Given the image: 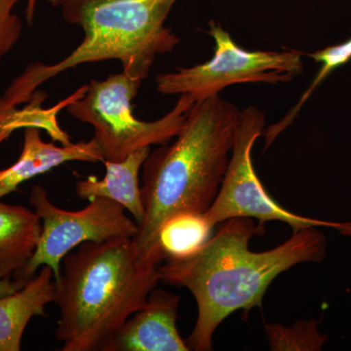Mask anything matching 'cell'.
<instances>
[{"label":"cell","mask_w":351,"mask_h":351,"mask_svg":"<svg viewBox=\"0 0 351 351\" xmlns=\"http://www.w3.org/2000/svg\"><path fill=\"white\" fill-rule=\"evenodd\" d=\"M178 0H64L62 15L82 27L84 38L56 64L34 63L0 97V113L27 103L38 88L80 64L117 60L127 75L145 80L158 55L180 39L165 25Z\"/></svg>","instance_id":"4"},{"label":"cell","mask_w":351,"mask_h":351,"mask_svg":"<svg viewBox=\"0 0 351 351\" xmlns=\"http://www.w3.org/2000/svg\"><path fill=\"white\" fill-rule=\"evenodd\" d=\"M208 34L215 41L211 60L191 68H179L156 77L157 92L189 95L195 101L219 95L241 83H285L304 71L302 53L297 50L248 51L240 47L218 23H210Z\"/></svg>","instance_id":"6"},{"label":"cell","mask_w":351,"mask_h":351,"mask_svg":"<svg viewBox=\"0 0 351 351\" xmlns=\"http://www.w3.org/2000/svg\"><path fill=\"white\" fill-rule=\"evenodd\" d=\"M180 297L154 289L147 304L132 314L107 351H189L177 329Z\"/></svg>","instance_id":"9"},{"label":"cell","mask_w":351,"mask_h":351,"mask_svg":"<svg viewBox=\"0 0 351 351\" xmlns=\"http://www.w3.org/2000/svg\"><path fill=\"white\" fill-rule=\"evenodd\" d=\"M62 263L54 301L62 351H107L161 281L160 265L138 257L132 239L85 242Z\"/></svg>","instance_id":"3"},{"label":"cell","mask_w":351,"mask_h":351,"mask_svg":"<svg viewBox=\"0 0 351 351\" xmlns=\"http://www.w3.org/2000/svg\"><path fill=\"white\" fill-rule=\"evenodd\" d=\"M40 232L36 212L0 201V280L22 278Z\"/></svg>","instance_id":"13"},{"label":"cell","mask_w":351,"mask_h":351,"mask_svg":"<svg viewBox=\"0 0 351 351\" xmlns=\"http://www.w3.org/2000/svg\"><path fill=\"white\" fill-rule=\"evenodd\" d=\"M20 0H0V63L22 36L23 24L14 8Z\"/></svg>","instance_id":"17"},{"label":"cell","mask_w":351,"mask_h":351,"mask_svg":"<svg viewBox=\"0 0 351 351\" xmlns=\"http://www.w3.org/2000/svg\"><path fill=\"white\" fill-rule=\"evenodd\" d=\"M71 161L104 162L105 158L94 138L88 142L58 147L54 143L44 142L40 129H25L19 158L0 170V198L17 191L23 182Z\"/></svg>","instance_id":"10"},{"label":"cell","mask_w":351,"mask_h":351,"mask_svg":"<svg viewBox=\"0 0 351 351\" xmlns=\"http://www.w3.org/2000/svg\"><path fill=\"white\" fill-rule=\"evenodd\" d=\"M142 82L124 71L104 80H92L84 96L66 108L75 119L94 127V138L105 160L119 162L143 147L169 143L195 103L189 95H181L167 114L143 121L134 117L132 106Z\"/></svg>","instance_id":"5"},{"label":"cell","mask_w":351,"mask_h":351,"mask_svg":"<svg viewBox=\"0 0 351 351\" xmlns=\"http://www.w3.org/2000/svg\"><path fill=\"white\" fill-rule=\"evenodd\" d=\"M29 280L24 278H12L0 280V297L17 292V291L20 290Z\"/></svg>","instance_id":"18"},{"label":"cell","mask_w":351,"mask_h":351,"mask_svg":"<svg viewBox=\"0 0 351 351\" xmlns=\"http://www.w3.org/2000/svg\"><path fill=\"white\" fill-rule=\"evenodd\" d=\"M53 270L43 265L17 292L0 297V351H19L25 327L34 316H45V306L55 301Z\"/></svg>","instance_id":"11"},{"label":"cell","mask_w":351,"mask_h":351,"mask_svg":"<svg viewBox=\"0 0 351 351\" xmlns=\"http://www.w3.org/2000/svg\"><path fill=\"white\" fill-rule=\"evenodd\" d=\"M52 6L59 7L62 5L64 0H48ZM27 7H25V20L27 24L32 25L34 19V14H36V6H38V0H25Z\"/></svg>","instance_id":"20"},{"label":"cell","mask_w":351,"mask_h":351,"mask_svg":"<svg viewBox=\"0 0 351 351\" xmlns=\"http://www.w3.org/2000/svg\"><path fill=\"white\" fill-rule=\"evenodd\" d=\"M191 256L166 258L159 265L161 280L188 289L198 314L186 339L189 350H213L217 328L230 314L262 307L267 288L279 274L301 263L321 262L326 255L324 235L302 228L271 250H249L252 237L265 232L251 218H233Z\"/></svg>","instance_id":"1"},{"label":"cell","mask_w":351,"mask_h":351,"mask_svg":"<svg viewBox=\"0 0 351 351\" xmlns=\"http://www.w3.org/2000/svg\"><path fill=\"white\" fill-rule=\"evenodd\" d=\"M151 152V147H143L119 162L104 161L106 167L104 179L89 176L80 180L75 184L76 195L88 201L98 197L115 201L130 212L136 223L140 225L145 218V206L138 176Z\"/></svg>","instance_id":"12"},{"label":"cell","mask_w":351,"mask_h":351,"mask_svg":"<svg viewBox=\"0 0 351 351\" xmlns=\"http://www.w3.org/2000/svg\"><path fill=\"white\" fill-rule=\"evenodd\" d=\"M88 85L80 87L75 93L68 98L58 103L55 107L43 108L41 107L47 95L40 90H36L31 99L27 101V105L23 108H14L0 113V145L5 142L14 132L19 129L36 128L47 132L53 142H58L62 145L73 144L71 136L64 131L58 123L57 115L69 104L75 103L84 96Z\"/></svg>","instance_id":"14"},{"label":"cell","mask_w":351,"mask_h":351,"mask_svg":"<svg viewBox=\"0 0 351 351\" xmlns=\"http://www.w3.org/2000/svg\"><path fill=\"white\" fill-rule=\"evenodd\" d=\"M265 126V115L260 108L251 106L242 110L230 163L218 195L204 212L210 223L215 226L230 219L251 218L263 223L282 221L292 228L293 232L302 228L326 226L351 237V223H332L295 215L279 205L267 193L252 160V149Z\"/></svg>","instance_id":"7"},{"label":"cell","mask_w":351,"mask_h":351,"mask_svg":"<svg viewBox=\"0 0 351 351\" xmlns=\"http://www.w3.org/2000/svg\"><path fill=\"white\" fill-rule=\"evenodd\" d=\"M241 110L219 95L195 101L173 144L161 145L143 164L145 218L132 239L138 257L165 260L158 232L174 215L204 213L228 169Z\"/></svg>","instance_id":"2"},{"label":"cell","mask_w":351,"mask_h":351,"mask_svg":"<svg viewBox=\"0 0 351 351\" xmlns=\"http://www.w3.org/2000/svg\"><path fill=\"white\" fill-rule=\"evenodd\" d=\"M332 47L335 55L341 64H346L351 61V38L348 39L345 43L332 45Z\"/></svg>","instance_id":"19"},{"label":"cell","mask_w":351,"mask_h":351,"mask_svg":"<svg viewBox=\"0 0 351 351\" xmlns=\"http://www.w3.org/2000/svg\"><path fill=\"white\" fill-rule=\"evenodd\" d=\"M213 228L204 213L174 215L159 230V250L165 260L188 257L206 243Z\"/></svg>","instance_id":"15"},{"label":"cell","mask_w":351,"mask_h":351,"mask_svg":"<svg viewBox=\"0 0 351 351\" xmlns=\"http://www.w3.org/2000/svg\"><path fill=\"white\" fill-rule=\"evenodd\" d=\"M318 321H298L285 327L277 323L265 324V336L274 351H318L328 341L317 330Z\"/></svg>","instance_id":"16"},{"label":"cell","mask_w":351,"mask_h":351,"mask_svg":"<svg viewBox=\"0 0 351 351\" xmlns=\"http://www.w3.org/2000/svg\"><path fill=\"white\" fill-rule=\"evenodd\" d=\"M29 202L40 219L41 232L36 251L22 274L27 280L43 265L49 267L58 280L61 263L75 247L85 242L132 239L138 232V223L127 216L125 209L108 198H94L84 209L66 211L52 203L43 186H34Z\"/></svg>","instance_id":"8"}]
</instances>
